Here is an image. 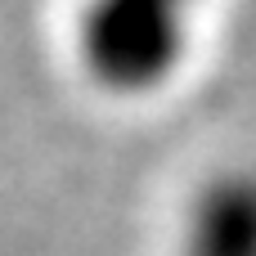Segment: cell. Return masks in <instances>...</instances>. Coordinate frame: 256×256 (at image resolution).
Returning a JSON list of instances; mask_svg holds the SVG:
<instances>
[{
  "instance_id": "7a4b0ae2",
  "label": "cell",
  "mask_w": 256,
  "mask_h": 256,
  "mask_svg": "<svg viewBox=\"0 0 256 256\" xmlns=\"http://www.w3.org/2000/svg\"><path fill=\"white\" fill-rule=\"evenodd\" d=\"M180 256H256V171H220L194 194Z\"/></svg>"
},
{
  "instance_id": "3957f363",
  "label": "cell",
  "mask_w": 256,
  "mask_h": 256,
  "mask_svg": "<svg viewBox=\"0 0 256 256\" xmlns=\"http://www.w3.org/2000/svg\"><path fill=\"white\" fill-rule=\"evenodd\" d=\"M162 4H176V9H189V14H194V9H198L202 0H162Z\"/></svg>"
},
{
  "instance_id": "6da1fadb",
  "label": "cell",
  "mask_w": 256,
  "mask_h": 256,
  "mask_svg": "<svg viewBox=\"0 0 256 256\" xmlns=\"http://www.w3.org/2000/svg\"><path fill=\"white\" fill-rule=\"evenodd\" d=\"M189 9L162 0H81L76 9V63L108 94L162 90L189 54Z\"/></svg>"
}]
</instances>
